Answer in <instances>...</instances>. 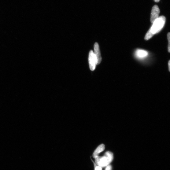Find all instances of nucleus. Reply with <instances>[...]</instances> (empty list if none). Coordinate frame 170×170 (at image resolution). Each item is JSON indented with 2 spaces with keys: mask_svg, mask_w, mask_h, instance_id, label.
I'll use <instances>...</instances> for the list:
<instances>
[{
  "mask_svg": "<svg viewBox=\"0 0 170 170\" xmlns=\"http://www.w3.org/2000/svg\"><path fill=\"white\" fill-rule=\"evenodd\" d=\"M113 158V154L112 152H106L103 156H97L94 158L95 164L101 167L107 166L112 162Z\"/></svg>",
  "mask_w": 170,
  "mask_h": 170,
  "instance_id": "nucleus-1",
  "label": "nucleus"
},
{
  "mask_svg": "<svg viewBox=\"0 0 170 170\" xmlns=\"http://www.w3.org/2000/svg\"><path fill=\"white\" fill-rule=\"evenodd\" d=\"M166 22V18L164 16L159 17L150 28L152 33L154 35L159 32L164 27Z\"/></svg>",
  "mask_w": 170,
  "mask_h": 170,
  "instance_id": "nucleus-2",
  "label": "nucleus"
},
{
  "mask_svg": "<svg viewBox=\"0 0 170 170\" xmlns=\"http://www.w3.org/2000/svg\"><path fill=\"white\" fill-rule=\"evenodd\" d=\"M89 62L90 70L92 71L94 70L96 68L97 61L96 59L93 50H91L89 52Z\"/></svg>",
  "mask_w": 170,
  "mask_h": 170,
  "instance_id": "nucleus-3",
  "label": "nucleus"
},
{
  "mask_svg": "<svg viewBox=\"0 0 170 170\" xmlns=\"http://www.w3.org/2000/svg\"><path fill=\"white\" fill-rule=\"evenodd\" d=\"M160 10L158 6L155 5L153 7L151 15V22L153 24L155 21L159 18Z\"/></svg>",
  "mask_w": 170,
  "mask_h": 170,
  "instance_id": "nucleus-4",
  "label": "nucleus"
},
{
  "mask_svg": "<svg viewBox=\"0 0 170 170\" xmlns=\"http://www.w3.org/2000/svg\"><path fill=\"white\" fill-rule=\"evenodd\" d=\"M94 54L96 59L97 65H99L101 63L102 58L101 56L99 46L98 42H96L94 45Z\"/></svg>",
  "mask_w": 170,
  "mask_h": 170,
  "instance_id": "nucleus-5",
  "label": "nucleus"
},
{
  "mask_svg": "<svg viewBox=\"0 0 170 170\" xmlns=\"http://www.w3.org/2000/svg\"><path fill=\"white\" fill-rule=\"evenodd\" d=\"M105 146L104 144H102L99 145L94 151L93 154V156L95 158L101 152H103L105 150Z\"/></svg>",
  "mask_w": 170,
  "mask_h": 170,
  "instance_id": "nucleus-6",
  "label": "nucleus"
},
{
  "mask_svg": "<svg viewBox=\"0 0 170 170\" xmlns=\"http://www.w3.org/2000/svg\"><path fill=\"white\" fill-rule=\"evenodd\" d=\"M136 55L138 57L142 58L146 57L148 55V53L147 51L143 50H138L136 52Z\"/></svg>",
  "mask_w": 170,
  "mask_h": 170,
  "instance_id": "nucleus-7",
  "label": "nucleus"
},
{
  "mask_svg": "<svg viewBox=\"0 0 170 170\" xmlns=\"http://www.w3.org/2000/svg\"><path fill=\"white\" fill-rule=\"evenodd\" d=\"M154 35L152 33L151 30L150 29L146 34L144 39L146 40H148L152 38Z\"/></svg>",
  "mask_w": 170,
  "mask_h": 170,
  "instance_id": "nucleus-8",
  "label": "nucleus"
},
{
  "mask_svg": "<svg viewBox=\"0 0 170 170\" xmlns=\"http://www.w3.org/2000/svg\"><path fill=\"white\" fill-rule=\"evenodd\" d=\"M167 38L168 42V51L169 53H170V33H168V34Z\"/></svg>",
  "mask_w": 170,
  "mask_h": 170,
  "instance_id": "nucleus-9",
  "label": "nucleus"
},
{
  "mask_svg": "<svg viewBox=\"0 0 170 170\" xmlns=\"http://www.w3.org/2000/svg\"><path fill=\"white\" fill-rule=\"evenodd\" d=\"M94 166V170H102V167L97 166L93 162Z\"/></svg>",
  "mask_w": 170,
  "mask_h": 170,
  "instance_id": "nucleus-10",
  "label": "nucleus"
},
{
  "mask_svg": "<svg viewBox=\"0 0 170 170\" xmlns=\"http://www.w3.org/2000/svg\"><path fill=\"white\" fill-rule=\"evenodd\" d=\"M112 167L111 165H109L108 166L105 168V170H112Z\"/></svg>",
  "mask_w": 170,
  "mask_h": 170,
  "instance_id": "nucleus-11",
  "label": "nucleus"
},
{
  "mask_svg": "<svg viewBox=\"0 0 170 170\" xmlns=\"http://www.w3.org/2000/svg\"><path fill=\"white\" fill-rule=\"evenodd\" d=\"M168 66L169 71L170 72V60L168 62Z\"/></svg>",
  "mask_w": 170,
  "mask_h": 170,
  "instance_id": "nucleus-12",
  "label": "nucleus"
},
{
  "mask_svg": "<svg viewBox=\"0 0 170 170\" xmlns=\"http://www.w3.org/2000/svg\"><path fill=\"white\" fill-rule=\"evenodd\" d=\"M154 1L156 2H158L159 1H160V0H154Z\"/></svg>",
  "mask_w": 170,
  "mask_h": 170,
  "instance_id": "nucleus-13",
  "label": "nucleus"
}]
</instances>
